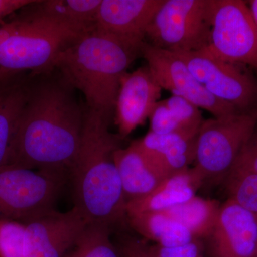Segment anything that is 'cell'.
<instances>
[{"mask_svg":"<svg viewBox=\"0 0 257 257\" xmlns=\"http://www.w3.org/2000/svg\"><path fill=\"white\" fill-rule=\"evenodd\" d=\"M60 72L28 76L27 99L7 165L68 174L80 145L85 107Z\"/></svg>","mask_w":257,"mask_h":257,"instance_id":"cell-1","label":"cell"},{"mask_svg":"<svg viewBox=\"0 0 257 257\" xmlns=\"http://www.w3.org/2000/svg\"><path fill=\"white\" fill-rule=\"evenodd\" d=\"M110 119L85 107L84 126L77 156L69 170L74 207L88 223L109 226L126 215L122 187L114 161L121 137L109 131Z\"/></svg>","mask_w":257,"mask_h":257,"instance_id":"cell-2","label":"cell"},{"mask_svg":"<svg viewBox=\"0 0 257 257\" xmlns=\"http://www.w3.org/2000/svg\"><path fill=\"white\" fill-rule=\"evenodd\" d=\"M140 55V47L94 28L62 49L54 69L82 93L86 109L111 119L121 77Z\"/></svg>","mask_w":257,"mask_h":257,"instance_id":"cell-3","label":"cell"},{"mask_svg":"<svg viewBox=\"0 0 257 257\" xmlns=\"http://www.w3.org/2000/svg\"><path fill=\"white\" fill-rule=\"evenodd\" d=\"M68 174L7 165L0 168V219L25 223L56 210Z\"/></svg>","mask_w":257,"mask_h":257,"instance_id":"cell-4","label":"cell"},{"mask_svg":"<svg viewBox=\"0 0 257 257\" xmlns=\"http://www.w3.org/2000/svg\"><path fill=\"white\" fill-rule=\"evenodd\" d=\"M212 0H165L147 27L145 42L173 53L209 45Z\"/></svg>","mask_w":257,"mask_h":257,"instance_id":"cell-5","label":"cell"},{"mask_svg":"<svg viewBox=\"0 0 257 257\" xmlns=\"http://www.w3.org/2000/svg\"><path fill=\"white\" fill-rule=\"evenodd\" d=\"M256 126L257 106L204 120L197 135L194 161L204 182L228 175Z\"/></svg>","mask_w":257,"mask_h":257,"instance_id":"cell-6","label":"cell"},{"mask_svg":"<svg viewBox=\"0 0 257 257\" xmlns=\"http://www.w3.org/2000/svg\"><path fill=\"white\" fill-rule=\"evenodd\" d=\"M206 48L225 62L257 69V26L246 2L212 0Z\"/></svg>","mask_w":257,"mask_h":257,"instance_id":"cell-7","label":"cell"},{"mask_svg":"<svg viewBox=\"0 0 257 257\" xmlns=\"http://www.w3.org/2000/svg\"><path fill=\"white\" fill-rule=\"evenodd\" d=\"M175 54L185 62L198 82L216 99L241 111L256 107V84L239 65L218 58L207 48Z\"/></svg>","mask_w":257,"mask_h":257,"instance_id":"cell-8","label":"cell"},{"mask_svg":"<svg viewBox=\"0 0 257 257\" xmlns=\"http://www.w3.org/2000/svg\"><path fill=\"white\" fill-rule=\"evenodd\" d=\"M140 55L146 60L147 66L159 85L172 95L187 99L209 111L214 117L241 111L209 94L175 53L157 48L145 41L140 46Z\"/></svg>","mask_w":257,"mask_h":257,"instance_id":"cell-9","label":"cell"},{"mask_svg":"<svg viewBox=\"0 0 257 257\" xmlns=\"http://www.w3.org/2000/svg\"><path fill=\"white\" fill-rule=\"evenodd\" d=\"M28 23L30 25L28 30L10 37L0 45V68L30 70L32 74L50 72L62 49L78 38Z\"/></svg>","mask_w":257,"mask_h":257,"instance_id":"cell-10","label":"cell"},{"mask_svg":"<svg viewBox=\"0 0 257 257\" xmlns=\"http://www.w3.org/2000/svg\"><path fill=\"white\" fill-rule=\"evenodd\" d=\"M25 257H64L88 221L77 208L52 211L23 223Z\"/></svg>","mask_w":257,"mask_h":257,"instance_id":"cell-11","label":"cell"},{"mask_svg":"<svg viewBox=\"0 0 257 257\" xmlns=\"http://www.w3.org/2000/svg\"><path fill=\"white\" fill-rule=\"evenodd\" d=\"M162 88L147 66L121 77L115 104V124L121 139L145 124L160 101Z\"/></svg>","mask_w":257,"mask_h":257,"instance_id":"cell-12","label":"cell"},{"mask_svg":"<svg viewBox=\"0 0 257 257\" xmlns=\"http://www.w3.org/2000/svg\"><path fill=\"white\" fill-rule=\"evenodd\" d=\"M101 0H33L16 16L79 38L96 28Z\"/></svg>","mask_w":257,"mask_h":257,"instance_id":"cell-13","label":"cell"},{"mask_svg":"<svg viewBox=\"0 0 257 257\" xmlns=\"http://www.w3.org/2000/svg\"><path fill=\"white\" fill-rule=\"evenodd\" d=\"M209 238L214 257H255L257 215L229 198Z\"/></svg>","mask_w":257,"mask_h":257,"instance_id":"cell-14","label":"cell"},{"mask_svg":"<svg viewBox=\"0 0 257 257\" xmlns=\"http://www.w3.org/2000/svg\"><path fill=\"white\" fill-rule=\"evenodd\" d=\"M165 0H101L96 28L134 46L145 41L147 27Z\"/></svg>","mask_w":257,"mask_h":257,"instance_id":"cell-15","label":"cell"},{"mask_svg":"<svg viewBox=\"0 0 257 257\" xmlns=\"http://www.w3.org/2000/svg\"><path fill=\"white\" fill-rule=\"evenodd\" d=\"M197 135H158L150 131L144 138L134 142L149 163L165 179L189 168L195 161Z\"/></svg>","mask_w":257,"mask_h":257,"instance_id":"cell-16","label":"cell"},{"mask_svg":"<svg viewBox=\"0 0 257 257\" xmlns=\"http://www.w3.org/2000/svg\"><path fill=\"white\" fill-rule=\"evenodd\" d=\"M203 182L194 167L179 171L163 179L150 194L126 203V215L167 211L196 196Z\"/></svg>","mask_w":257,"mask_h":257,"instance_id":"cell-17","label":"cell"},{"mask_svg":"<svg viewBox=\"0 0 257 257\" xmlns=\"http://www.w3.org/2000/svg\"><path fill=\"white\" fill-rule=\"evenodd\" d=\"M114 161L126 203L150 194L165 179L149 163L135 142L126 148L118 149Z\"/></svg>","mask_w":257,"mask_h":257,"instance_id":"cell-18","label":"cell"},{"mask_svg":"<svg viewBox=\"0 0 257 257\" xmlns=\"http://www.w3.org/2000/svg\"><path fill=\"white\" fill-rule=\"evenodd\" d=\"M127 219L135 231L159 246L174 247L196 239L185 226L164 212L142 213Z\"/></svg>","mask_w":257,"mask_h":257,"instance_id":"cell-19","label":"cell"},{"mask_svg":"<svg viewBox=\"0 0 257 257\" xmlns=\"http://www.w3.org/2000/svg\"><path fill=\"white\" fill-rule=\"evenodd\" d=\"M25 73L0 90V168L8 162L12 142L28 92Z\"/></svg>","mask_w":257,"mask_h":257,"instance_id":"cell-20","label":"cell"},{"mask_svg":"<svg viewBox=\"0 0 257 257\" xmlns=\"http://www.w3.org/2000/svg\"><path fill=\"white\" fill-rule=\"evenodd\" d=\"M221 204L218 201L194 196L163 211L190 231L194 239L209 237L215 226Z\"/></svg>","mask_w":257,"mask_h":257,"instance_id":"cell-21","label":"cell"},{"mask_svg":"<svg viewBox=\"0 0 257 257\" xmlns=\"http://www.w3.org/2000/svg\"><path fill=\"white\" fill-rule=\"evenodd\" d=\"M109 229L105 224L88 223L64 257H120Z\"/></svg>","mask_w":257,"mask_h":257,"instance_id":"cell-22","label":"cell"},{"mask_svg":"<svg viewBox=\"0 0 257 257\" xmlns=\"http://www.w3.org/2000/svg\"><path fill=\"white\" fill-rule=\"evenodd\" d=\"M163 100L175 120L179 133L197 135L204 121L199 108L179 96L172 95Z\"/></svg>","mask_w":257,"mask_h":257,"instance_id":"cell-23","label":"cell"},{"mask_svg":"<svg viewBox=\"0 0 257 257\" xmlns=\"http://www.w3.org/2000/svg\"><path fill=\"white\" fill-rule=\"evenodd\" d=\"M227 189L229 199L257 215V174L229 173Z\"/></svg>","mask_w":257,"mask_h":257,"instance_id":"cell-24","label":"cell"},{"mask_svg":"<svg viewBox=\"0 0 257 257\" xmlns=\"http://www.w3.org/2000/svg\"><path fill=\"white\" fill-rule=\"evenodd\" d=\"M25 231L23 223L0 219V257H25Z\"/></svg>","mask_w":257,"mask_h":257,"instance_id":"cell-25","label":"cell"},{"mask_svg":"<svg viewBox=\"0 0 257 257\" xmlns=\"http://www.w3.org/2000/svg\"><path fill=\"white\" fill-rule=\"evenodd\" d=\"M229 173L257 174V130L241 149ZM228 174V175H229Z\"/></svg>","mask_w":257,"mask_h":257,"instance_id":"cell-26","label":"cell"},{"mask_svg":"<svg viewBox=\"0 0 257 257\" xmlns=\"http://www.w3.org/2000/svg\"><path fill=\"white\" fill-rule=\"evenodd\" d=\"M149 246L154 257H203L202 244L198 239L174 247H164L157 244Z\"/></svg>","mask_w":257,"mask_h":257,"instance_id":"cell-27","label":"cell"},{"mask_svg":"<svg viewBox=\"0 0 257 257\" xmlns=\"http://www.w3.org/2000/svg\"><path fill=\"white\" fill-rule=\"evenodd\" d=\"M116 248L120 257H154L149 245L132 237L121 240L119 246Z\"/></svg>","mask_w":257,"mask_h":257,"instance_id":"cell-28","label":"cell"},{"mask_svg":"<svg viewBox=\"0 0 257 257\" xmlns=\"http://www.w3.org/2000/svg\"><path fill=\"white\" fill-rule=\"evenodd\" d=\"M33 0H0V23L4 24L5 18L15 14L22 8L32 3Z\"/></svg>","mask_w":257,"mask_h":257,"instance_id":"cell-29","label":"cell"},{"mask_svg":"<svg viewBox=\"0 0 257 257\" xmlns=\"http://www.w3.org/2000/svg\"><path fill=\"white\" fill-rule=\"evenodd\" d=\"M26 72L9 70V69L0 68V90L14 82L21 77Z\"/></svg>","mask_w":257,"mask_h":257,"instance_id":"cell-30","label":"cell"},{"mask_svg":"<svg viewBox=\"0 0 257 257\" xmlns=\"http://www.w3.org/2000/svg\"><path fill=\"white\" fill-rule=\"evenodd\" d=\"M248 6L252 15L253 20L257 26V0H251L248 2Z\"/></svg>","mask_w":257,"mask_h":257,"instance_id":"cell-31","label":"cell"},{"mask_svg":"<svg viewBox=\"0 0 257 257\" xmlns=\"http://www.w3.org/2000/svg\"><path fill=\"white\" fill-rule=\"evenodd\" d=\"M255 257H257V248H256V255H255Z\"/></svg>","mask_w":257,"mask_h":257,"instance_id":"cell-32","label":"cell"}]
</instances>
